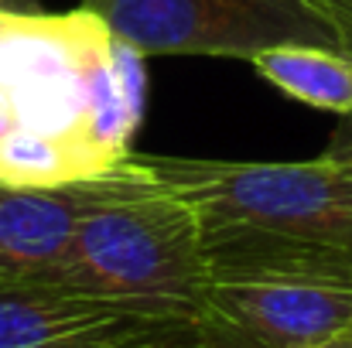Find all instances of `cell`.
I'll use <instances>...</instances> for the list:
<instances>
[{"instance_id":"11","label":"cell","mask_w":352,"mask_h":348,"mask_svg":"<svg viewBox=\"0 0 352 348\" xmlns=\"http://www.w3.org/2000/svg\"><path fill=\"white\" fill-rule=\"evenodd\" d=\"M21 14H24V10H7V7H0V34H7V31L21 21Z\"/></svg>"},{"instance_id":"8","label":"cell","mask_w":352,"mask_h":348,"mask_svg":"<svg viewBox=\"0 0 352 348\" xmlns=\"http://www.w3.org/2000/svg\"><path fill=\"white\" fill-rule=\"evenodd\" d=\"M336 31V45L339 51H346L352 58V0H308Z\"/></svg>"},{"instance_id":"6","label":"cell","mask_w":352,"mask_h":348,"mask_svg":"<svg viewBox=\"0 0 352 348\" xmlns=\"http://www.w3.org/2000/svg\"><path fill=\"white\" fill-rule=\"evenodd\" d=\"M250 65L291 100L329 110L352 113V58L339 48L322 45H277L250 58Z\"/></svg>"},{"instance_id":"10","label":"cell","mask_w":352,"mask_h":348,"mask_svg":"<svg viewBox=\"0 0 352 348\" xmlns=\"http://www.w3.org/2000/svg\"><path fill=\"white\" fill-rule=\"evenodd\" d=\"M199 348H253V345L239 342L236 335H230V332H223V328H216V325L206 321V342Z\"/></svg>"},{"instance_id":"2","label":"cell","mask_w":352,"mask_h":348,"mask_svg":"<svg viewBox=\"0 0 352 348\" xmlns=\"http://www.w3.org/2000/svg\"><path fill=\"white\" fill-rule=\"evenodd\" d=\"M202 222L352 249V174L315 161H199L137 154Z\"/></svg>"},{"instance_id":"7","label":"cell","mask_w":352,"mask_h":348,"mask_svg":"<svg viewBox=\"0 0 352 348\" xmlns=\"http://www.w3.org/2000/svg\"><path fill=\"white\" fill-rule=\"evenodd\" d=\"M103 150L72 133L10 130L0 137V178L21 185H65L113 167Z\"/></svg>"},{"instance_id":"4","label":"cell","mask_w":352,"mask_h":348,"mask_svg":"<svg viewBox=\"0 0 352 348\" xmlns=\"http://www.w3.org/2000/svg\"><path fill=\"white\" fill-rule=\"evenodd\" d=\"M79 294L55 280L0 283V348H151L192 328Z\"/></svg>"},{"instance_id":"5","label":"cell","mask_w":352,"mask_h":348,"mask_svg":"<svg viewBox=\"0 0 352 348\" xmlns=\"http://www.w3.org/2000/svg\"><path fill=\"white\" fill-rule=\"evenodd\" d=\"M86 205L89 178L65 185L0 178V283L55 280Z\"/></svg>"},{"instance_id":"1","label":"cell","mask_w":352,"mask_h":348,"mask_svg":"<svg viewBox=\"0 0 352 348\" xmlns=\"http://www.w3.org/2000/svg\"><path fill=\"white\" fill-rule=\"evenodd\" d=\"M55 283L140 314L206 321L199 212L130 150L89 178V205Z\"/></svg>"},{"instance_id":"12","label":"cell","mask_w":352,"mask_h":348,"mask_svg":"<svg viewBox=\"0 0 352 348\" xmlns=\"http://www.w3.org/2000/svg\"><path fill=\"white\" fill-rule=\"evenodd\" d=\"M311 348H352V332L339 335V338H329V342H322V345H311Z\"/></svg>"},{"instance_id":"9","label":"cell","mask_w":352,"mask_h":348,"mask_svg":"<svg viewBox=\"0 0 352 348\" xmlns=\"http://www.w3.org/2000/svg\"><path fill=\"white\" fill-rule=\"evenodd\" d=\"M322 157L332 161L336 167H342L346 174H352V113L339 119V126H336L329 147L322 150Z\"/></svg>"},{"instance_id":"3","label":"cell","mask_w":352,"mask_h":348,"mask_svg":"<svg viewBox=\"0 0 352 348\" xmlns=\"http://www.w3.org/2000/svg\"><path fill=\"white\" fill-rule=\"evenodd\" d=\"M82 10L144 55L253 58L277 45L339 48L308 0H82Z\"/></svg>"}]
</instances>
